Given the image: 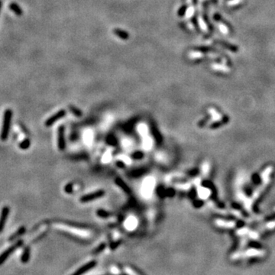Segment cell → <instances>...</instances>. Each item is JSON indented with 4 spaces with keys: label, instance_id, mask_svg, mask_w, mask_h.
<instances>
[{
    "label": "cell",
    "instance_id": "1",
    "mask_svg": "<svg viewBox=\"0 0 275 275\" xmlns=\"http://www.w3.org/2000/svg\"><path fill=\"white\" fill-rule=\"evenodd\" d=\"M13 115V112L10 109H7L5 110L4 115H3V126H2V130L0 132V138L3 141H6L8 138Z\"/></svg>",
    "mask_w": 275,
    "mask_h": 275
},
{
    "label": "cell",
    "instance_id": "2",
    "mask_svg": "<svg viewBox=\"0 0 275 275\" xmlns=\"http://www.w3.org/2000/svg\"><path fill=\"white\" fill-rule=\"evenodd\" d=\"M23 244H24L23 240H18V241H17L15 244H13V245H11L9 248H8L6 250H5L4 252L0 255V265L4 264V262H6L8 257H9V256L13 253H14L17 249L19 248L20 247H22Z\"/></svg>",
    "mask_w": 275,
    "mask_h": 275
},
{
    "label": "cell",
    "instance_id": "3",
    "mask_svg": "<svg viewBox=\"0 0 275 275\" xmlns=\"http://www.w3.org/2000/svg\"><path fill=\"white\" fill-rule=\"evenodd\" d=\"M9 212L10 209L8 206H6L2 209L1 214H0V234L3 232V229H4L8 215H9Z\"/></svg>",
    "mask_w": 275,
    "mask_h": 275
},
{
    "label": "cell",
    "instance_id": "4",
    "mask_svg": "<svg viewBox=\"0 0 275 275\" xmlns=\"http://www.w3.org/2000/svg\"><path fill=\"white\" fill-rule=\"evenodd\" d=\"M104 195H105V191H103V190H98V191L94 192V193H89V194H86L80 198V201L82 202V203H86V202H89L91 201V200L100 198V197L103 196Z\"/></svg>",
    "mask_w": 275,
    "mask_h": 275
},
{
    "label": "cell",
    "instance_id": "5",
    "mask_svg": "<svg viewBox=\"0 0 275 275\" xmlns=\"http://www.w3.org/2000/svg\"><path fill=\"white\" fill-rule=\"evenodd\" d=\"M58 148L60 151H63L65 148V139H64V126H60L58 129Z\"/></svg>",
    "mask_w": 275,
    "mask_h": 275
},
{
    "label": "cell",
    "instance_id": "6",
    "mask_svg": "<svg viewBox=\"0 0 275 275\" xmlns=\"http://www.w3.org/2000/svg\"><path fill=\"white\" fill-rule=\"evenodd\" d=\"M65 114L66 112L64 110H60V111L58 112L56 114H54V115H53L52 116L50 117L49 119H47L45 122V125L48 126V127L51 126L54 122H56L57 121L63 118V117L65 115Z\"/></svg>",
    "mask_w": 275,
    "mask_h": 275
},
{
    "label": "cell",
    "instance_id": "7",
    "mask_svg": "<svg viewBox=\"0 0 275 275\" xmlns=\"http://www.w3.org/2000/svg\"><path fill=\"white\" fill-rule=\"evenodd\" d=\"M96 261H92V262H89L86 264H84V266H82V267L77 270V271H75V272L74 273V275H79V274H84V273L87 272V271H89L90 269L93 268V267L96 266Z\"/></svg>",
    "mask_w": 275,
    "mask_h": 275
},
{
    "label": "cell",
    "instance_id": "8",
    "mask_svg": "<svg viewBox=\"0 0 275 275\" xmlns=\"http://www.w3.org/2000/svg\"><path fill=\"white\" fill-rule=\"evenodd\" d=\"M25 232H26V228H25V226H21L19 229H17V231L15 232V233H13V234L8 238V241L12 242L14 241V240L17 239V238H18L19 237L22 236V235L25 234Z\"/></svg>",
    "mask_w": 275,
    "mask_h": 275
},
{
    "label": "cell",
    "instance_id": "9",
    "mask_svg": "<svg viewBox=\"0 0 275 275\" xmlns=\"http://www.w3.org/2000/svg\"><path fill=\"white\" fill-rule=\"evenodd\" d=\"M115 183H116V184L118 185L119 187L122 188V189L125 192V193H131V190L130 189V187H129V186H128V185L124 182V181H122V179H120V178L118 177V178H116V179H115Z\"/></svg>",
    "mask_w": 275,
    "mask_h": 275
},
{
    "label": "cell",
    "instance_id": "10",
    "mask_svg": "<svg viewBox=\"0 0 275 275\" xmlns=\"http://www.w3.org/2000/svg\"><path fill=\"white\" fill-rule=\"evenodd\" d=\"M113 32H114V34H115V35L118 36V37L120 38L121 39L127 40V39H129V33L125 32V31H123V30H121V29H119V28L114 29Z\"/></svg>",
    "mask_w": 275,
    "mask_h": 275
},
{
    "label": "cell",
    "instance_id": "11",
    "mask_svg": "<svg viewBox=\"0 0 275 275\" xmlns=\"http://www.w3.org/2000/svg\"><path fill=\"white\" fill-rule=\"evenodd\" d=\"M9 8L15 14V15H18V16H21V15L23 14V12H22V9L20 8V6L15 3H11V4L9 5Z\"/></svg>",
    "mask_w": 275,
    "mask_h": 275
},
{
    "label": "cell",
    "instance_id": "12",
    "mask_svg": "<svg viewBox=\"0 0 275 275\" xmlns=\"http://www.w3.org/2000/svg\"><path fill=\"white\" fill-rule=\"evenodd\" d=\"M29 258H30V248H29V247H25L22 255V257H21V262L25 264V263L28 262Z\"/></svg>",
    "mask_w": 275,
    "mask_h": 275
},
{
    "label": "cell",
    "instance_id": "13",
    "mask_svg": "<svg viewBox=\"0 0 275 275\" xmlns=\"http://www.w3.org/2000/svg\"><path fill=\"white\" fill-rule=\"evenodd\" d=\"M30 145H31L30 140H29L28 138H25V139H24L23 141L20 142L19 148L22 150H26L30 147Z\"/></svg>",
    "mask_w": 275,
    "mask_h": 275
},
{
    "label": "cell",
    "instance_id": "14",
    "mask_svg": "<svg viewBox=\"0 0 275 275\" xmlns=\"http://www.w3.org/2000/svg\"><path fill=\"white\" fill-rule=\"evenodd\" d=\"M152 132H153L154 137H155V139H156L157 142L158 143V144H159V143L161 142V137H160V133H159L158 131H157V129H155V128H154V129H152Z\"/></svg>",
    "mask_w": 275,
    "mask_h": 275
},
{
    "label": "cell",
    "instance_id": "15",
    "mask_svg": "<svg viewBox=\"0 0 275 275\" xmlns=\"http://www.w3.org/2000/svg\"><path fill=\"white\" fill-rule=\"evenodd\" d=\"M69 108H70V111H71L74 114V115H77V116H78V117L81 116V115H82V112L79 111L78 109L75 108V107L72 106V105H70V106H69Z\"/></svg>",
    "mask_w": 275,
    "mask_h": 275
},
{
    "label": "cell",
    "instance_id": "16",
    "mask_svg": "<svg viewBox=\"0 0 275 275\" xmlns=\"http://www.w3.org/2000/svg\"><path fill=\"white\" fill-rule=\"evenodd\" d=\"M97 215L99 216L100 217H107V216H109V213L108 212H105V211H104V210H100L97 211Z\"/></svg>",
    "mask_w": 275,
    "mask_h": 275
},
{
    "label": "cell",
    "instance_id": "17",
    "mask_svg": "<svg viewBox=\"0 0 275 275\" xmlns=\"http://www.w3.org/2000/svg\"><path fill=\"white\" fill-rule=\"evenodd\" d=\"M105 244H102V245H100L99 247H98V248H96V250H95L94 253H95V254L99 253V252H101L102 251H103V249L105 248Z\"/></svg>",
    "mask_w": 275,
    "mask_h": 275
},
{
    "label": "cell",
    "instance_id": "18",
    "mask_svg": "<svg viewBox=\"0 0 275 275\" xmlns=\"http://www.w3.org/2000/svg\"><path fill=\"white\" fill-rule=\"evenodd\" d=\"M142 156H143L142 152H136V153H135L134 155H133V157L136 159H140L141 157H142Z\"/></svg>",
    "mask_w": 275,
    "mask_h": 275
},
{
    "label": "cell",
    "instance_id": "19",
    "mask_svg": "<svg viewBox=\"0 0 275 275\" xmlns=\"http://www.w3.org/2000/svg\"><path fill=\"white\" fill-rule=\"evenodd\" d=\"M72 185L71 184H69L67 185V186L65 187V190L67 193H71L72 192Z\"/></svg>",
    "mask_w": 275,
    "mask_h": 275
},
{
    "label": "cell",
    "instance_id": "20",
    "mask_svg": "<svg viewBox=\"0 0 275 275\" xmlns=\"http://www.w3.org/2000/svg\"><path fill=\"white\" fill-rule=\"evenodd\" d=\"M2 6H3V3H2V1H1V0H0V11H1Z\"/></svg>",
    "mask_w": 275,
    "mask_h": 275
}]
</instances>
